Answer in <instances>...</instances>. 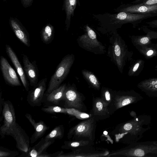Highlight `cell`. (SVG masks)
<instances>
[{
    "label": "cell",
    "mask_w": 157,
    "mask_h": 157,
    "mask_svg": "<svg viewBox=\"0 0 157 157\" xmlns=\"http://www.w3.org/2000/svg\"><path fill=\"white\" fill-rule=\"evenodd\" d=\"M5 48L6 53L19 75L21 82L25 90L28 91L29 90V84L26 78V75L20 61L15 52L10 46L6 44Z\"/></svg>",
    "instance_id": "14"
},
{
    "label": "cell",
    "mask_w": 157,
    "mask_h": 157,
    "mask_svg": "<svg viewBox=\"0 0 157 157\" xmlns=\"http://www.w3.org/2000/svg\"><path fill=\"white\" fill-rule=\"evenodd\" d=\"M47 78L46 77L41 79L29 92L27 101L32 106H40L41 105L43 98L46 89Z\"/></svg>",
    "instance_id": "10"
},
{
    "label": "cell",
    "mask_w": 157,
    "mask_h": 157,
    "mask_svg": "<svg viewBox=\"0 0 157 157\" xmlns=\"http://www.w3.org/2000/svg\"><path fill=\"white\" fill-rule=\"evenodd\" d=\"M101 98L109 107L113 100V95L111 89L107 87H103L101 89Z\"/></svg>",
    "instance_id": "30"
},
{
    "label": "cell",
    "mask_w": 157,
    "mask_h": 157,
    "mask_svg": "<svg viewBox=\"0 0 157 157\" xmlns=\"http://www.w3.org/2000/svg\"><path fill=\"white\" fill-rule=\"evenodd\" d=\"M144 63V61L141 59L136 60L130 67L128 75L129 76L139 75L143 69Z\"/></svg>",
    "instance_id": "27"
},
{
    "label": "cell",
    "mask_w": 157,
    "mask_h": 157,
    "mask_svg": "<svg viewBox=\"0 0 157 157\" xmlns=\"http://www.w3.org/2000/svg\"><path fill=\"white\" fill-rule=\"evenodd\" d=\"M96 121L91 117L84 121L70 130L68 138L72 137L78 140L92 141L96 128Z\"/></svg>",
    "instance_id": "7"
},
{
    "label": "cell",
    "mask_w": 157,
    "mask_h": 157,
    "mask_svg": "<svg viewBox=\"0 0 157 157\" xmlns=\"http://www.w3.org/2000/svg\"><path fill=\"white\" fill-rule=\"evenodd\" d=\"M54 139L46 140L43 138L30 151L27 156L40 157L45 150L54 141Z\"/></svg>",
    "instance_id": "21"
},
{
    "label": "cell",
    "mask_w": 157,
    "mask_h": 157,
    "mask_svg": "<svg viewBox=\"0 0 157 157\" xmlns=\"http://www.w3.org/2000/svg\"><path fill=\"white\" fill-rule=\"evenodd\" d=\"M67 85L66 83L63 84L48 94L46 98L47 101L56 105H59L60 101L63 100Z\"/></svg>",
    "instance_id": "24"
},
{
    "label": "cell",
    "mask_w": 157,
    "mask_h": 157,
    "mask_svg": "<svg viewBox=\"0 0 157 157\" xmlns=\"http://www.w3.org/2000/svg\"><path fill=\"white\" fill-rule=\"evenodd\" d=\"M25 116L33 127L35 130L30 140V143L32 144L41 137L49 128L42 120L38 122H36L30 114L26 113Z\"/></svg>",
    "instance_id": "20"
},
{
    "label": "cell",
    "mask_w": 157,
    "mask_h": 157,
    "mask_svg": "<svg viewBox=\"0 0 157 157\" xmlns=\"http://www.w3.org/2000/svg\"><path fill=\"white\" fill-rule=\"evenodd\" d=\"M153 143L157 146V141H153Z\"/></svg>",
    "instance_id": "37"
},
{
    "label": "cell",
    "mask_w": 157,
    "mask_h": 157,
    "mask_svg": "<svg viewBox=\"0 0 157 157\" xmlns=\"http://www.w3.org/2000/svg\"><path fill=\"white\" fill-rule=\"evenodd\" d=\"M85 33L78 38L79 46L83 49L95 54H102L106 52L105 47L99 41L95 32L88 25L85 28Z\"/></svg>",
    "instance_id": "4"
},
{
    "label": "cell",
    "mask_w": 157,
    "mask_h": 157,
    "mask_svg": "<svg viewBox=\"0 0 157 157\" xmlns=\"http://www.w3.org/2000/svg\"><path fill=\"white\" fill-rule=\"evenodd\" d=\"M82 73L84 78L90 86L97 90L100 89V82L97 77L92 72L84 69L82 71Z\"/></svg>",
    "instance_id": "26"
},
{
    "label": "cell",
    "mask_w": 157,
    "mask_h": 157,
    "mask_svg": "<svg viewBox=\"0 0 157 157\" xmlns=\"http://www.w3.org/2000/svg\"><path fill=\"white\" fill-rule=\"evenodd\" d=\"M23 69L30 85L33 87L38 83L39 71L35 61L30 60L27 56L23 54Z\"/></svg>",
    "instance_id": "13"
},
{
    "label": "cell",
    "mask_w": 157,
    "mask_h": 157,
    "mask_svg": "<svg viewBox=\"0 0 157 157\" xmlns=\"http://www.w3.org/2000/svg\"><path fill=\"white\" fill-rule=\"evenodd\" d=\"M111 35L109 38L107 55L122 73L127 63L132 60L133 52L129 51L125 41L117 32Z\"/></svg>",
    "instance_id": "2"
},
{
    "label": "cell",
    "mask_w": 157,
    "mask_h": 157,
    "mask_svg": "<svg viewBox=\"0 0 157 157\" xmlns=\"http://www.w3.org/2000/svg\"><path fill=\"white\" fill-rule=\"evenodd\" d=\"M4 1H6V0H4Z\"/></svg>",
    "instance_id": "39"
},
{
    "label": "cell",
    "mask_w": 157,
    "mask_h": 157,
    "mask_svg": "<svg viewBox=\"0 0 157 157\" xmlns=\"http://www.w3.org/2000/svg\"><path fill=\"white\" fill-rule=\"evenodd\" d=\"M88 140H78L75 141H66L64 142V145L62 147V148L68 149L73 148L82 147L89 145L90 142Z\"/></svg>",
    "instance_id": "28"
},
{
    "label": "cell",
    "mask_w": 157,
    "mask_h": 157,
    "mask_svg": "<svg viewBox=\"0 0 157 157\" xmlns=\"http://www.w3.org/2000/svg\"><path fill=\"white\" fill-rule=\"evenodd\" d=\"M145 58L149 59L157 56V44L152 43L148 44L135 47Z\"/></svg>",
    "instance_id": "23"
},
{
    "label": "cell",
    "mask_w": 157,
    "mask_h": 157,
    "mask_svg": "<svg viewBox=\"0 0 157 157\" xmlns=\"http://www.w3.org/2000/svg\"><path fill=\"white\" fill-rule=\"evenodd\" d=\"M75 60V55L68 54L65 56L57 67L49 82L48 94L59 87L67 77Z\"/></svg>",
    "instance_id": "3"
},
{
    "label": "cell",
    "mask_w": 157,
    "mask_h": 157,
    "mask_svg": "<svg viewBox=\"0 0 157 157\" xmlns=\"http://www.w3.org/2000/svg\"><path fill=\"white\" fill-rule=\"evenodd\" d=\"M33 0H21V1L24 7H27L31 5Z\"/></svg>",
    "instance_id": "36"
},
{
    "label": "cell",
    "mask_w": 157,
    "mask_h": 157,
    "mask_svg": "<svg viewBox=\"0 0 157 157\" xmlns=\"http://www.w3.org/2000/svg\"><path fill=\"white\" fill-rule=\"evenodd\" d=\"M78 0H64L63 6L66 14V29L67 31L70 26L71 18L74 15Z\"/></svg>",
    "instance_id": "22"
},
{
    "label": "cell",
    "mask_w": 157,
    "mask_h": 157,
    "mask_svg": "<svg viewBox=\"0 0 157 157\" xmlns=\"http://www.w3.org/2000/svg\"><path fill=\"white\" fill-rule=\"evenodd\" d=\"M151 118L149 115L142 114L122 124L118 128L123 142L130 144L138 142L151 128Z\"/></svg>",
    "instance_id": "1"
},
{
    "label": "cell",
    "mask_w": 157,
    "mask_h": 157,
    "mask_svg": "<svg viewBox=\"0 0 157 157\" xmlns=\"http://www.w3.org/2000/svg\"><path fill=\"white\" fill-rule=\"evenodd\" d=\"M131 3L147 5H153L157 4V0H136Z\"/></svg>",
    "instance_id": "34"
},
{
    "label": "cell",
    "mask_w": 157,
    "mask_h": 157,
    "mask_svg": "<svg viewBox=\"0 0 157 157\" xmlns=\"http://www.w3.org/2000/svg\"><path fill=\"white\" fill-rule=\"evenodd\" d=\"M111 91L113 100L109 106L113 105L114 110L130 104L136 103L143 99L142 95L134 90L116 91L111 89Z\"/></svg>",
    "instance_id": "8"
},
{
    "label": "cell",
    "mask_w": 157,
    "mask_h": 157,
    "mask_svg": "<svg viewBox=\"0 0 157 157\" xmlns=\"http://www.w3.org/2000/svg\"><path fill=\"white\" fill-rule=\"evenodd\" d=\"M93 101L92 117L96 121L107 118L109 116L108 106L101 98H94Z\"/></svg>",
    "instance_id": "17"
},
{
    "label": "cell",
    "mask_w": 157,
    "mask_h": 157,
    "mask_svg": "<svg viewBox=\"0 0 157 157\" xmlns=\"http://www.w3.org/2000/svg\"><path fill=\"white\" fill-rule=\"evenodd\" d=\"M150 153L157 154V146L153 141L137 142L132 143L112 155L127 157H144Z\"/></svg>",
    "instance_id": "5"
},
{
    "label": "cell",
    "mask_w": 157,
    "mask_h": 157,
    "mask_svg": "<svg viewBox=\"0 0 157 157\" xmlns=\"http://www.w3.org/2000/svg\"><path fill=\"white\" fill-rule=\"evenodd\" d=\"M146 23L150 27L153 28H157V19L146 22Z\"/></svg>",
    "instance_id": "35"
},
{
    "label": "cell",
    "mask_w": 157,
    "mask_h": 157,
    "mask_svg": "<svg viewBox=\"0 0 157 157\" xmlns=\"http://www.w3.org/2000/svg\"><path fill=\"white\" fill-rule=\"evenodd\" d=\"M54 36V29L53 26L49 24L43 27L40 32V37L44 43H51L53 40Z\"/></svg>",
    "instance_id": "25"
},
{
    "label": "cell",
    "mask_w": 157,
    "mask_h": 157,
    "mask_svg": "<svg viewBox=\"0 0 157 157\" xmlns=\"http://www.w3.org/2000/svg\"><path fill=\"white\" fill-rule=\"evenodd\" d=\"M2 114L4 124L2 127L11 126L16 122L14 109L12 103L9 101H4L3 104Z\"/></svg>",
    "instance_id": "18"
},
{
    "label": "cell",
    "mask_w": 157,
    "mask_h": 157,
    "mask_svg": "<svg viewBox=\"0 0 157 157\" xmlns=\"http://www.w3.org/2000/svg\"><path fill=\"white\" fill-rule=\"evenodd\" d=\"M0 133L2 138L6 135L13 137L16 141L17 147L22 151L27 153L29 150V138L24 130L17 123L9 127L1 126Z\"/></svg>",
    "instance_id": "6"
},
{
    "label": "cell",
    "mask_w": 157,
    "mask_h": 157,
    "mask_svg": "<svg viewBox=\"0 0 157 157\" xmlns=\"http://www.w3.org/2000/svg\"><path fill=\"white\" fill-rule=\"evenodd\" d=\"M65 108L67 113L74 115L79 119L88 118L92 116L91 114L89 115L85 113L81 112L79 110L74 108Z\"/></svg>",
    "instance_id": "31"
},
{
    "label": "cell",
    "mask_w": 157,
    "mask_h": 157,
    "mask_svg": "<svg viewBox=\"0 0 157 157\" xmlns=\"http://www.w3.org/2000/svg\"><path fill=\"white\" fill-rule=\"evenodd\" d=\"M41 110L45 112L48 113H66L65 108H63L57 106H49L47 107H43Z\"/></svg>",
    "instance_id": "32"
},
{
    "label": "cell",
    "mask_w": 157,
    "mask_h": 157,
    "mask_svg": "<svg viewBox=\"0 0 157 157\" xmlns=\"http://www.w3.org/2000/svg\"><path fill=\"white\" fill-rule=\"evenodd\" d=\"M10 26L17 37L25 45L28 47L30 46L29 33L20 22L13 18L10 20Z\"/></svg>",
    "instance_id": "16"
},
{
    "label": "cell",
    "mask_w": 157,
    "mask_h": 157,
    "mask_svg": "<svg viewBox=\"0 0 157 157\" xmlns=\"http://www.w3.org/2000/svg\"><path fill=\"white\" fill-rule=\"evenodd\" d=\"M18 154V152L11 151L3 147H0V157H13Z\"/></svg>",
    "instance_id": "33"
},
{
    "label": "cell",
    "mask_w": 157,
    "mask_h": 157,
    "mask_svg": "<svg viewBox=\"0 0 157 157\" xmlns=\"http://www.w3.org/2000/svg\"><path fill=\"white\" fill-rule=\"evenodd\" d=\"M137 87L148 96L157 97V78L142 80L138 83Z\"/></svg>",
    "instance_id": "19"
},
{
    "label": "cell",
    "mask_w": 157,
    "mask_h": 157,
    "mask_svg": "<svg viewBox=\"0 0 157 157\" xmlns=\"http://www.w3.org/2000/svg\"><path fill=\"white\" fill-rule=\"evenodd\" d=\"M155 70L157 71V65L155 67Z\"/></svg>",
    "instance_id": "38"
},
{
    "label": "cell",
    "mask_w": 157,
    "mask_h": 157,
    "mask_svg": "<svg viewBox=\"0 0 157 157\" xmlns=\"http://www.w3.org/2000/svg\"><path fill=\"white\" fill-rule=\"evenodd\" d=\"M82 99V95L77 91L75 84L67 85L62 100L64 101L65 108L81 111L84 106Z\"/></svg>",
    "instance_id": "9"
},
{
    "label": "cell",
    "mask_w": 157,
    "mask_h": 157,
    "mask_svg": "<svg viewBox=\"0 0 157 157\" xmlns=\"http://www.w3.org/2000/svg\"><path fill=\"white\" fill-rule=\"evenodd\" d=\"M0 65L3 78L8 84L13 86L21 85L15 71L6 59L3 56H1L0 57Z\"/></svg>",
    "instance_id": "11"
},
{
    "label": "cell",
    "mask_w": 157,
    "mask_h": 157,
    "mask_svg": "<svg viewBox=\"0 0 157 157\" xmlns=\"http://www.w3.org/2000/svg\"><path fill=\"white\" fill-rule=\"evenodd\" d=\"M141 29L146 33L145 35L130 36L131 41L135 47L149 44L152 40L157 39V32L151 30L146 26L141 27Z\"/></svg>",
    "instance_id": "15"
},
{
    "label": "cell",
    "mask_w": 157,
    "mask_h": 157,
    "mask_svg": "<svg viewBox=\"0 0 157 157\" xmlns=\"http://www.w3.org/2000/svg\"><path fill=\"white\" fill-rule=\"evenodd\" d=\"M64 129L62 125H60L56 127L48 134L44 138L46 140L61 139L63 136Z\"/></svg>",
    "instance_id": "29"
},
{
    "label": "cell",
    "mask_w": 157,
    "mask_h": 157,
    "mask_svg": "<svg viewBox=\"0 0 157 157\" xmlns=\"http://www.w3.org/2000/svg\"><path fill=\"white\" fill-rule=\"evenodd\" d=\"M116 12L147 14L157 13V4L147 5L132 3L120 5L115 10Z\"/></svg>",
    "instance_id": "12"
}]
</instances>
